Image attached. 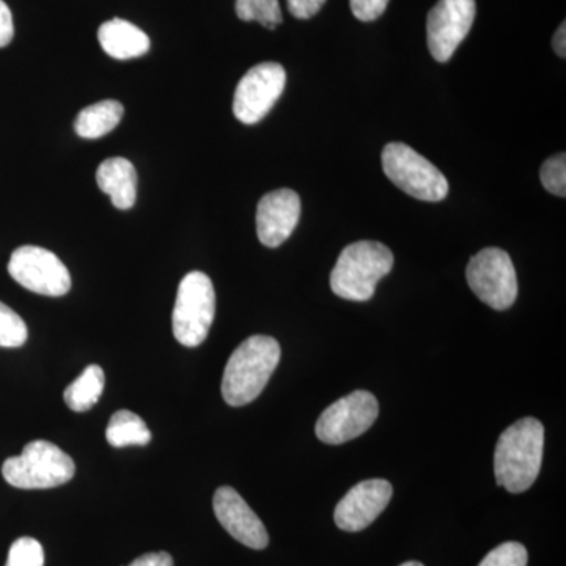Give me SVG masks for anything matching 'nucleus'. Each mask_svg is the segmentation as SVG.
<instances>
[{
  "label": "nucleus",
  "mask_w": 566,
  "mask_h": 566,
  "mask_svg": "<svg viewBox=\"0 0 566 566\" xmlns=\"http://www.w3.org/2000/svg\"><path fill=\"white\" fill-rule=\"evenodd\" d=\"M281 360V345L268 335L245 338L230 356L223 370L222 397L240 408L252 403L263 392Z\"/></svg>",
  "instance_id": "nucleus-2"
},
{
  "label": "nucleus",
  "mask_w": 566,
  "mask_h": 566,
  "mask_svg": "<svg viewBox=\"0 0 566 566\" xmlns=\"http://www.w3.org/2000/svg\"><path fill=\"white\" fill-rule=\"evenodd\" d=\"M14 36L13 14L3 0H0V48L9 46Z\"/></svg>",
  "instance_id": "nucleus-27"
},
{
  "label": "nucleus",
  "mask_w": 566,
  "mask_h": 566,
  "mask_svg": "<svg viewBox=\"0 0 566 566\" xmlns=\"http://www.w3.org/2000/svg\"><path fill=\"white\" fill-rule=\"evenodd\" d=\"M475 0H439L428 14V50L434 61L446 63L471 32Z\"/></svg>",
  "instance_id": "nucleus-11"
},
{
  "label": "nucleus",
  "mask_w": 566,
  "mask_h": 566,
  "mask_svg": "<svg viewBox=\"0 0 566 566\" xmlns=\"http://www.w3.org/2000/svg\"><path fill=\"white\" fill-rule=\"evenodd\" d=\"M106 439L117 449L128 446H147L151 441V431L139 416L122 409L111 417Z\"/></svg>",
  "instance_id": "nucleus-19"
},
{
  "label": "nucleus",
  "mask_w": 566,
  "mask_h": 566,
  "mask_svg": "<svg viewBox=\"0 0 566 566\" xmlns=\"http://www.w3.org/2000/svg\"><path fill=\"white\" fill-rule=\"evenodd\" d=\"M378 415L379 405L375 395L356 390L324 409L316 422V436L324 444H345L371 428Z\"/></svg>",
  "instance_id": "nucleus-8"
},
{
  "label": "nucleus",
  "mask_w": 566,
  "mask_h": 566,
  "mask_svg": "<svg viewBox=\"0 0 566 566\" xmlns=\"http://www.w3.org/2000/svg\"><path fill=\"white\" fill-rule=\"evenodd\" d=\"M28 324L9 305L0 303V346L20 348L28 342Z\"/></svg>",
  "instance_id": "nucleus-21"
},
{
  "label": "nucleus",
  "mask_w": 566,
  "mask_h": 566,
  "mask_svg": "<svg viewBox=\"0 0 566 566\" xmlns=\"http://www.w3.org/2000/svg\"><path fill=\"white\" fill-rule=\"evenodd\" d=\"M96 182L118 210H132L137 199V172L128 159L111 158L99 164Z\"/></svg>",
  "instance_id": "nucleus-15"
},
{
  "label": "nucleus",
  "mask_w": 566,
  "mask_h": 566,
  "mask_svg": "<svg viewBox=\"0 0 566 566\" xmlns=\"http://www.w3.org/2000/svg\"><path fill=\"white\" fill-rule=\"evenodd\" d=\"M554 51L560 57H566V25L562 22L560 28L557 29L556 35L553 39Z\"/></svg>",
  "instance_id": "nucleus-29"
},
{
  "label": "nucleus",
  "mask_w": 566,
  "mask_h": 566,
  "mask_svg": "<svg viewBox=\"0 0 566 566\" xmlns=\"http://www.w3.org/2000/svg\"><path fill=\"white\" fill-rule=\"evenodd\" d=\"M285 69L277 62L253 66L238 84L233 98V114L244 125L262 122L285 91Z\"/></svg>",
  "instance_id": "nucleus-9"
},
{
  "label": "nucleus",
  "mask_w": 566,
  "mask_h": 566,
  "mask_svg": "<svg viewBox=\"0 0 566 566\" xmlns=\"http://www.w3.org/2000/svg\"><path fill=\"white\" fill-rule=\"evenodd\" d=\"M382 170L397 188L422 202H441L449 193L444 174L400 142L387 144L381 155Z\"/></svg>",
  "instance_id": "nucleus-5"
},
{
  "label": "nucleus",
  "mask_w": 566,
  "mask_h": 566,
  "mask_svg": "<svg viewBox=\"0 0 566 566\" xmlns=\"http://www.w3.org/2000/svg\"><path fill=\"white\" fill-rule=\"evenodd\" d=\"M98 40L104 52L117 61L142 57L150 51L147 33L120 18L104 22L98 31Z\"/></svg>",
  "instance_id": "nucleus-16"
},
{
  "label": "nucleus",
  "mask_w": 566,
  "mask_h": 566,
  "mask_svg": "<svg viewBox=\"0 0 566 566\" xmlns=\"http://www.w3.org/2000/svg\"><path fill=\"white\" fill-rule=\"evenodd\" d=\"M9 273L29 292L65 296L71 289L70 271L54 252L39 245H22L11 253Z\"/></svg>",
  "instance_id": "nucleus-10"
},
{
  "label": "nucleus",
  "mask_w": 566,
  "mask_h": 566,
  "mask_svg": "<svg viewBox=\"0 0 566 566\" xmlns=\"http://www.w3.org/2000/svg\"><path fill=\"white\" fill-rule=\"evenodd\" d=\"M76 465L62 449L50 441L29 442L20 457H11L2 465L9 485L20 490H50L69 483Z\"/></svg>",
  "instance_id": "nucleus-4"
},
{
  "label": "nucleus",
  "mask_w": 566,
  "mask_h": 566,
  "mask_svg": "<svg viewBox=\"0 0 566 566\" xmlns=\"http://www.w3.org/2000/svg\"><path fill=\"white\" fill-rule=\"evenodd\" d=\"M400 566H424V565L420 564V562H406V564L400 565Z\"/></svg>",
  "instance_id": "nucleus-30"
},
{
  "label": "nucleus",
  "mask_w": 566,
  "mask_h": 566,
  "mask_svg": "<svg viewBox=\"0 0 566 566\" xmlns=\"http://www.w3.org/2000/svg\"><path fill=\"white\" fill-rule=\"evenodd\" d=\"M394 253L378 241L346 245L331 273V289L346 301L371 300L376 285L392 271Z\"/></svg>",
  "instance_id": "nucleus-3"
},
{
  "label": "nucleus",
  "mask_w": 566,
  "mask_h": 566,
  "mask_svg": "<svg viewBox=\"0 0 566 566\" xmlns=\"http://www.w3.org/2000/svg\"><path fill=\"white\" fill-rule=\"evenodd\" d=\"M123 112H125V107L122 103L115 102V99H104V102L82 109L74 123V129L82 139H99L109 134L112 129L117 128Z\"/></svg>",
  "instance_id": "nucleus-17"
},
{
  "label": "nucleus",
  "mask_w": 566,
  "mask_h": 566,
  "mask_svg": "<svg viewBox=\"0 0 566 566\" xmlns=\"http://www.w3.org/2000/svg\"><path fill=\"white\" fill-rule=\"evenodd\" d=\"M44 549L31 536H22L11 545L6 566H43Z\"/></svg>",
  "instance_id": "nucleus-22"
},
{
  "label": "nucleus",
  "mask_w": 566,
  "mask_h": 566,
  "mask_svg": "<svg viewBox=\"0 0 566 566\" xmlns=\"http://www.w3.org/2000/svg\"><path fill=\"white\" fill-rule=\"evenodd\" d=\"M237 14L241 21H256L263 28L274 31L282 24V10L279 0H237Z\"/></svg>",
  "instance_id": "nucleus-20"
},
{
  "label": "nucleus",
  "mask_w": 566,
  "mask_h": 566,
  "mask_svg": "<svg viewBox=\"0 0 566 566\" xmlns=\"http://www.w3.org/2000/svg\"><path fill=\"white\" fill-rule=\"evenodd\" d=\"M465 279L475 296L494 311H506L515 304L516 271L509 253L502 249H483L472 256Z\"/></svg>",
  "instance_id": "nucleus-7"
},
{
  "label": "nucleus",
  "mask_w": 566,
  "mask_h": 566,
  "mask_svg": "<svg viewBox=\"0 0 566 566\" xmlns=\"http://www.w3.org/2000/svg\"><path fill=\"white\" fill-rule=\"evenodd\" d=\"M301 218V199L292 189L266 193L256 207V234L266 248L285 243Z\"/></svg>",
  "instance_id": "nucleus-14"
},
{
  "label": "nucleus",
  "mask_w": 566,
  "mask_h": 566,
  "mask_svg": "<svg viewBox=\"0 0 566 566\" xmlns=\"http://www.w3.org/2000/svg\"><path fill=\"white\" fill-rule=\"evenodd\" d=\"M394 488L387 480L371 479L357 483L335 509L334 520L345 532H360L375 523L392 499Z\"/></svg>",
  "instance_id": "nucleus-12"
},
{
  "label": "nucleus",
  "mask_w": 566,
  "mask_h": 566,
  "mask_svg": "<svg viewBox=\"0 0 566 566\" xmlns=\"http://www.w3.org/2000/svg\"><path fill=\"white\" fill-rule=\"evenodd\" d=\"M545 427L534 417L517 420L499 438L494 453V474L499 486L513 494L534 485L543 463Z\"/></svg>",
  "instance_id": "nucleus-1"
},
{
  "label": "nucleus",
  "mask_w": 566,
  "mask_h": 566,
  "mask_svg": "<svg viewBox=\"0 0 566 566\" xmlns=\"http://www.w3.org/2000/svg\"><path fill=\"white\" fill-rule=\"evenodd\" d=\"M128 566H174V558L167 553H148L137 557Z\"/></svg>",
  "instance_id": "nucleus-28"
},
{
  "label": "nucleus",
  "mask_w": 566,
  "mask_h": 566,
  "mask_svg": "<svg viewBox=\"0 0 566 566\" xmlns=\"http://www.w3.org/2000/svg\"><path fill=\"white\" fill-rule=\"evenodd\" d=\"M527 549L521 543L509 542L491 551L479 566H527Z\"/></svg>",
  "instance_id": "nucleus-24"
},
{
  "label": "nucleus",
  "mask_w": 566,
  "mask_h": 566,
  "mask_svg": "<svg viewBox=\"0 0 566 566\" xmlns=\"http://www.w3.org/2000/svg\"><path fill=\"white\" fill-rule=\"evenodd\" d=\"M349 6L357 20L371 22L385 14L389 0H349Z\"/></svg>",
  "instance_id": "nucleus-25"
},
{
  "label": "nucleus",
  "mask_w": 566,
  "mask_h": 566,
  "mask_svg": "<svg viewBox=\"0 0 566 566\" xmlns=\"http://www.w3.org/2000/svg\"><path fill=\"white\" fill-rule=\"evenodd\" d=\"M212 509L221 526L241 545L259 551L270 545L262 520L233 488H219L212 497Z\"/></svg>",
  "instance_id": "nucleus-13"
},
{
  "label": "nucleus",
  "mask_w": 566,
  "mask_h": 566,
  "mask_svg": "<svg viewBox=\"0 0 566 566\" xmlns=\"http://www.w3.org/2000/svg\"><path fill=\"white\" fill-rule=\"evenodd\" d=\"M543 186L547 192L554 196H566V156L565 153H558L553 158L546 159L539 170Z\"/></svg>",
  "instance_id": "nucleus-23"
},
{
  "label": "nucleus",
  "mask_w": 566,
  "mask_h": 566,
  "mask_svg": "<svg viewBox=\"0 0 566 566\" xmlns=\"http://www.w3.org/2000/svg\"><path fill=\"white\" fill-rule=\"evenodd\" d=\"M216 315V293L211 279L200 271L186 274L178 285L172 326L182 346L196 348L207 340Z\"/></svg>",
  "instance_id": "nucleus-6"
},
{
  "label": "nucleus",
  "mask_w": 566,
  "mask_h": 566,
  "mask_svg": "<svg viewBox=\"0 0 566 566\" xmlns=\"http://www.w3.org/2000/svg\"><path fill=\"white\" fill-rule=\"evenodd\" d=\"M104 386H106V376H104L103 368L92 364L77 376L76 381L66 387L63 398L71 411L87 412L98 403L104 392Z\"/></svg>",
  "instance_id": "nucleus-18"
},
{
  "label": "nucleus",
  "mask_w": 566,
  "mask_h": 566,
  "mask_svg": "<svg viewBox=\"0 0 566 566\" xmlns=\"http://www.w3.org/2000/svg\"><path fill=\"white\" fill-rule=\"evenodd\" d=\"M290 13L297 20H311L323 9L326 0H286Z\"/></svg>",
  "instance_id": "nucleus-26"
}]
</instances>
